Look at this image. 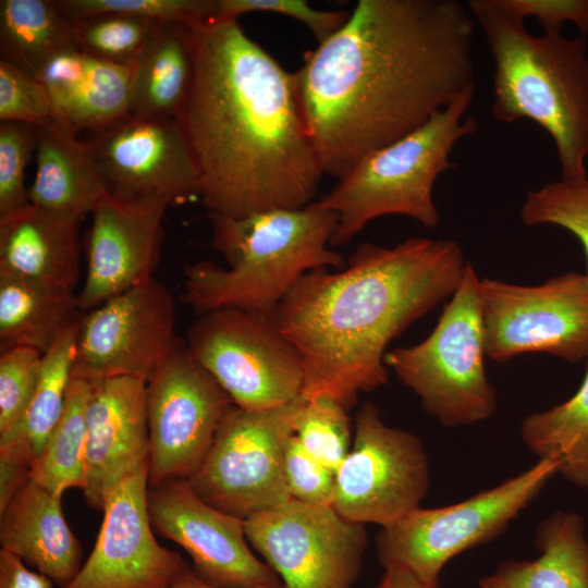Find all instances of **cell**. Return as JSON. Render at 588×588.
I'll list each match as a JSON object with an SVG mask.
<instances>
[{"mask_svg":"<svg viewBox=\"0 0 588 588\" xmlns=\"http://www.w3.org/2000/svg\"><path fill=\"white\" fill-rule=\"evenodd\" d=\"M475 27L455 0H359L305 52L294 76L323 174L342 179L475 85Z\"/></svg>","mask_w":588,"mask_h":588,"instance_id":"6da1fadb","label":"cell"},{"mask_svg":"<svg viewBox=\"0 0 588 588\" xmlns=\"http://www.w3.org/2000/svg\"><path fill=\"white\" fill-rule=\"evenodd\" d=\"M194 75L177 121L210 213L234 218L308 206L323 172L294 73L238 21L192 27Z\"/></svg>","mask_w":588,"mask_h":588,"instance_id":"7a4b0ae2","label":"cell"},{"mask_svg":"<svg viewBox=\"0 0 588 588\" xmlns=\"http://www.w3.org/2000/svg\"><path fill=\"white\" fill-rule=\"evenodd\" d=\"M467 261L452 240L408 237L359 244L338 272L303 274L271 318L298 351L305 399L353 407L388 382L389 343L458 287Z\"/></svg>","mask_w":588,"mask_h":588,"instance_id":"3957f363","label":"cell"},{"mask_svg":"<svg viewBox=\"0 0 588 588\" xmlns=\"http://www.w3.org/2000/svg\"><path fill=\"white\" fill-rule=\"evenodd\" d=\"M494 64L495 120H530L552 138L561 177L588 176V47L586 36L530 34L497 0L467 2Z\"/></svg>","mask_w":588,"mask_h":588,"instance_id":"277c9868","label":"cell"},{"mask_svg":"<svg viewBox=\"0 0 588 588\" xmlns=\"http://www.w3.org/2000/svg\"><path fill=\"white\" fill-rule=\"evenodd\" d=\"M209 218L211 244L229 266L184 265L182 298L197 316L226 307L271 316L303 274L346 266L329 247L338 215L313 203L241 218L209 212Z\"/></svg>","mask_w":588,"mask_h":588,"instance_id":"5b68a950","label":"cell"},{"mask_svg":"<svg viewBox=\"0 0 588 588\" xmlns=\"http://www.w3.org/2000/svg\"><path fill=\"white\" fill-rule=\"evenodd\" d=\"M475 85L404 137L366 155L316 207L338 215L331 246L350 243L370 221L390 215L409 217L428 229L439 225L433 200L437 179L455 167V145L478 130L467 115Z\"/></svg>","mask_w":588,"mask_h":588,"instance_id":"8992f818","label":"cell"},{"mask_svg":"<svg viewBox=\"0 0 588 588\" xmlns=\"http://www.w3.org/2000/svg\"><path fill=\"white\" fill-rule=\"evenodd\" d=\"M479 281L467 261L462 281L431 333L415 345L396 347L384 355L387 368L444 427L483 421L497 408V392L483 364Z\"/></svg>","mask_w":588,"mask_h":588,"instance_id":"52a82bcc","label":"cell"},{"mask_svg":"<svg viewBox=\"0 0 588 588\" xmlns=\"http://www.w3.org/2000/svg\"><path fill=\"white\" fill-rule=\"evenodd\" d=\"M556 467L553 460H538L523 473L458 503L411 511L381 527L377 536L380 563L384 568L403 566L439 586L446 563L504 532L556 475Z\"/></svg>","mask_w":588,"mask_h":588,"instance_id":"ba28073f","label":"cell"},{"mask_svg":"<svg viewBox=\"0 0 588 588\" xmlns=\"http://www.w3.org/2000/svg\"><path fill=\"white\" fill-rule=\"evenodd\" d=\"M306 399L267 411L232 405L186 481L206 503L243 520L286 503L285 450Z\"/></svg>","mask_w":588,"mask_h":588,"instance_id":"9c48e42d","label":"cell"},{"mask_svg":"<svg viewBox=\"0 0 588 588\" xmlns=\"http://www.w3.org/2000/svg\"><path fill=\"white\" fill-rule=\"evenodd\" d=\"M186 346L240 408L272 409L302 395V357L271 316L230 307L204 313Z\"/></svg>","mask_w":588,"mask_h":588,"instance_id":"30bf717a","label":"cell"},{"mask_svg":"<svg viewBox=\"0 0 588 588\" xmlns=\"http://www.w3.org/2000/svg\"><path fill=\"white\" fill-rule=\"evenodd\" d=\"M486 356L505 363L544 353L572 364L588 360V275L566 272L539 285L479 281Z\"/></svg>","mask_w":588,"mask_h":588,"instance_id":"8fae6325","label":"cell"},{"mask_svg":"<svg viewBox=\"0 0 588 588\" xmlns=\"http://www.w3.org/2000/svg\"><path fill=\"white\" fill-rule=\"evenodd\" d=\"M430 486L429 461L414 433L388 426L365 403L354 442L335 473L333 509L345 518L384 527L420 506Z\"/></svg>","mask_w":588,"mask_h":588,"instance_id":"7c38bea8","label":"cell"},{"mask_svg":"<svg viewBox=\"0 0 588 588\" xmlns=\"http://www.w3.org/2000/svg\"><path fill=\"white\" fill-rule=\"evenodd\" d=\"M249 544L284 588H351L367 543L365 524L333 506L290 499L244 520Z\"/></svg>","mask_w":588,"mask_h":588,"instance_id":"4fadbf2b","label":"cell"},{"mask_svg":"<svg viewBox=\"0 0 588 588\" xmlns=\"http://www.w3.org/2000/svg\"><path fill=\"white\" fill-rule=\"evenodd\" d=\"M175 303L155 278L84 313L77 331L72 378L99 382L131 377L147 382L181 345Z\"/></svg>","mask_w":588,"mask_h":588,"instance_id":"5bb4252c","label":"cell"},{"mask_svg":"<svg viewBox=\"0 0 588 588\" xmlns=\"http://www.w3.org/2000/svg\"><path fill=\"white\" fill-rule=\"evenodd\" d=\"M146 389L148 487L186 480L204 461L220 422L234 404L184 341L156 369Z\"/></svg>","mask_w":588,"mask_h":588,"instance_id":"9a60e30c","label":"cell"},{"mask_svg":"<svg viewBox=\"0 0 588 588\" xmlns=\"http://www.w3.org/2000/svg\"><path fill=\"white\" fill-rule=\"evenodd\" d=\"M91 135L85 143L110 196L170 204L199 196V172L177 119L128 114Z\"/></svg>","mask_w":588,"mask_h":588,"instance_id":"2e32d148","label":"cell"},{"mask_svg":"<svg viewBox=\"0 0 588 588\" xmlns=\"http://www.w3.org/2000/svg\"><path fill=\"white\" fill-rule=\"evenodd\" d=\"M152 529L183 548L193 571L218 588H284L250 550L244 520L206 503L184 479L148 487Z\"/></svg>","mask_w":588,"mask_h":588,"instance_id":"e0dca14e","label":"cell"},{"mask_svg":"<svg viewBox=\"0 0 588 588\" xmlns=\"http://www.w3.org/2000/svg\"><path fill=\"white\" fill-rule=\"evenodd\" d=\"M147 492L148 468L110 491L94 549L63 588H170L191 568L155 539Z\"/></svg>","mask_w":588,"mask_h":588,"instance_id":"ac0fdd59","label":"cell"},{"mask_svg":"<svg viewBox=\"0 0 588 588\" xmlns=\"http://www.w3.org/2000/svg\"><path fill=\"white\" fill-rule=\"evenodd\" d=\"M170 203L109 196L93 211L87 235V272L78 305L87 313L154 278Z\"/></svg>","mask_w":588,"mask_h":588,"instance_id":"d6986e66","label":"cell"},{"mask_svg":"<svg viewBox=\"0 0 588 588\" xmlns=\"http://www.w3.org/2000/svg\"><path fill=\"white\" fill-rule=\"evenodd\" d=\"M146 383L131 377L93 383L83 494L95 510L102 511L107 495L122 480L149 469Z\"/></svg>","mask_w":588,"mask_h":588,"instance_id":"ffe728a7","label":"cell"},{"mask_svg":"<svg viewBox=\"0 0 588 588\" xmlns=\"http://www.w3.org/2000/svg\"><path fill=\"white\" fill-rule=\"evenodd\" d=\"M136 73V64H113L75 48L52 58L36 76L54 117L77 133H94L131 114Z\"/></svg>","mask_w":588,"mask_h":588,"instance_id":"44dd1931","label":"cell"},{"mask_svg":"<svg viewBox=\"0 0 588 588\" xmlns=\"http://www.w3.org/2000/svg\"><path fill=\"white\" fill-rule=\"evenodd\" d=\"M84 217L30 204L0 220V270L74 291Z\"/></svg>","mask_w":588,"mask_h":588,"instance_id":"7402d4cb","label":"cell"},{"mask_svg":"<svg viewBox=\"0 0 588 588\" xmlns=\"http://www.w3.org/2000/svg\"><path fill=\"white\" fill-rule=\"evenodd\" d=\"M0 544L60 588L83 565L82 546L64 518L61 498L30 478L0 512Z\"/></svg>","mask_w":588,"mask_h":588,"instance_id":"603a6c76","label":"cell"},{"mask_svg":"<svg viewBox=\"0 0 588 588\" xmlns=\"http://www.w3.org/2000/svg\"><path fill=\"white\" fill-rule=\"evenodd\" d=\"M36 174L30 204L86 217L108 193L85 142L61 119L35 126Z\"/></svg>","mask_w":588,"mask_h":588,"instance_id":"cb8c5ba5","label":"cell"},{"mask_svg":"<svg viewBox=\"0 0 588 588\" xmlns=\"http://www.w3.org/2000/svg\"><path fill=\"white\" fill-rule=\"evenodd\" d=\"M538 558L505 560L479 579V588H588V538L584 517L556 511L535 531Z\"/></svg>","mask_w":588,"mask_h":588,"instance_id":"d4e9b609","label":"cell"},{"mask_svg":"<svg viewBox=\"0 0 588 588\" xmlns=\"http://www.w3.org/2000/svg\"><path fill=\"white\" fill-rule=\"evenodd\" d=\"M83 315L74 291L0 270V353L28 347L44 355Z\"/></svg>","mask_w":588,"mask_h":588,"instance_id":"484cf974","label":"cell"},{"mask_svg":"<svg viewBox=\"0 0 588 588\" xmlns=\"http://www.w3.org/2000/svg\"><path fill=\"white\" fill-rule=\"evenodd\" d=\"M136 66L131 114L176 119L194 75L192 26L156 22Z\"/></svg>","mask_w":588,"mask_h":588,"instance_id":"4316f807","label":"cell"},{"mask_svg":"<svg viewBox=\"0 0 588 588\" xmlns=\"http://www.w3.org/2000/svg\"><path fill=\"white\" fill-rule=\"evenodd\" d=\"M75 48L74 21L56 0L0 1V59L37 75L52 58Z\"/></svg>","mask_w":588,"mask_h":588,"instance_id":"83f0119b","label":"cell"},{"mask_svg":"<svg viewBox=\"0 0 588 588\" xmlns=\"http://www.w3.org/2000/svg\"><path fill=\"white\" fill-rule=\"evenodd\" d=\"M520 438L538 460H553L556 474L588 489V364L581 384L569 399L524 418Z\"/></svg>","mask_w":588,"mask_h":588,"instance_id":"f1b7e54d","label":"cell"},{"mask_svg":"<svg viewBox=\"0 0 588 588\" xmlns=\"http://www.w3.org/2000/svg\"><path fill=\"white\" fill-rule=\"evenodd\" d=\"M78 326L65 331L44 354L37 388L23 419L13 430L0 436L1 449L19 454L32 465L62 415Z\"/></svg>","mask_w":588,"mask_h":588,"instance_id":"f546056e","label":"cell"},{"mask_svg":"<svg viewBox=\"0 0 588 588\" xmlns=\"http://www.w3.org/2000/svg\"><path fill=\"white\" fill-rule=\"evenodd\" d=\"M93 383L71 378L62 415L34 461L29 478L61 498L64 491L86 486V411Z\"/></svg>","mask_w":588,"mask_h":588,"instance_id":"4dcf8cb0","label":"cell"},{"mask_svg":"<svg viewBox=\"0 0 588 588\" xmlns=\"http://www.w3.org/2000/svg\"><path fill=\"white\" fill-rule=\"evenodd\" d=\"M73 21L76 48L118 65L137 63L158 22L118 14L89 15Z\"/></svg>","mask_w":588,"mask_h":588,"instance_id":"1f68e13d","label":"cell"},{"mask_svg":"<svg viewBox=\"0 0 588 588\" xmlns=\"http://www.w3.org/2000/svg\"><path fill=\"white\" fill-rule=\"evenodd\" d=\"M527 226L551 224L573 234L580 243L588 275V176L548 183L529 191L520 208Z\"/></svg>","mask_w":588,"mask_h":588,"instance_id":"d6a6232c","label":"cell"},{"mask_svg":"<svg viewBox=\"0 0 588 588\" xmlns=\"http://www.w3.org/2000/svg\"><path fill=\"white\" fill-rule=\"evenodd\" d=\"M347 411L328 396L306 399L294 436L303 448L334 474L351 450Z\"/></svg>","mask_w":588,"mask_h":588,"instance_id":"836d02e7","label":"cell"},{"mask_svg":"<svg viewBox=\"0 0 588 588\" xmlns=\"http://www.w3.org/2000/svg\"><path fill=\"white\" fill-rule=\"evenodd\" d=\"M71 19L118 14L198 26L215 22L216 0H56Z\"/></svg>","mask_w":588,"mask_h":588,"instance_id":"e575fe53","label":"cell"},{"mask_svg":"<svg viewBox=\"0 0 588 588\" xmlns=\"http://www.w3.org/2000/svg\"><path fill=\"white\" fill-rule=\"evenodd\" d=\"M35 148L34 125L21 122L0 123V220L12 217L30 205L25 170Z\"/></svg>","mask_w":588,"mask_h":588,"instance_id":"d590c367","label":"cell"},{"mask_svg":"<svg viewBox=\"0 0 588 588\" xmlns=\"http://www.w3.org/2000/svg\"><path fill=\"white\" fill-rule=\"evenodd\" d=\"M42 354L15 347L0 355V436L23 419L40 376Z\"/></svg>","mask_w":588,"mask_h":588,"instance_id":"8d00e7d4","label":"cell"},{"mask_svg":"<svg viewBox=\"0 0 588 588\" xmlns=\"http://www.w3.org/2000/svg\"><path fill=\"white\" fill-rule=\"evenodd\" d=\"M53 117L51 99L38 77L0 59V121L37 126Z\"/></svg>","mask_w":588,"mask_h":588,"instance_id":"74e56055","label":"cell"},{"mask_svg":"<svg viewBox=\"0 0 588 588\" xmlns=\"http://www.w3.org/2000/svg\"><path fill=\"white\" fill-rule=\"evenodd\" d=\"M255 12L297 20L313 33L318 42L336 32L350 15L346 11L316 10L304 0H216L215 22L238 21L241 15Z\"/></svg>","mask_w":588,"mask_h":588,"instance_id":"f35d334b","label":"cell"},{"mask_svg":"<svg viewBox=\"0 0 588 588\" xmlns=\"http://www.w3.org/2000/svg\"><path fill=\"white\" fill-rule=\"evenodd\" d=\"M284 469L291 499L307 504L332 506L335 474L310 455L294 433L286 445Z\"/></svg>","mask_w":588,"mask_h":588,"instance_id":"ab89813d","label":"cell"},{"mask_svg":"<svg viewBox=\"0 0 588 588\" xmlns=\"http://www.w3.org/2000/svg\"><path fill=\"white\" fill-rule=\"evenodd\" d=\"M499 5L514 16L524 20L535 17L543 33H561L571 23L579 35H588V0H497Z\"/></svg>","mask_w":588,"mask_h":588,"instance_id":"60d3db41","label":"cell"},{"mask_svg":"<svg viewBox=\"0 0 588 588\" xmlns=\"http://www.w3.org/2000/svg\"><path fill=\"white\" fill-rule=\"evenodd\" d=\"M53 583L30 571L16 555L0 549V588H52Z\"/></svg>","mask_w":588,"mask_h":588,"instance_id":"b9f144b4","label":"cell"},{"mask_svg":"<svg viewBox=\"0 0 588 588\" xmlns=\"http://www.w3.org/2000/svg\"><path fill=\"white\" fill-rule=\"evenodd\" d=\"M32 464L20 455L0 449V512L29 479Z\"/></svg>","mask_w":588,"mask_h":588,"instance_id":"7bdbcfd3","label":"cell"},{"mask_svg":"<svg viewBox=\"0 0 588 588\" xmlns=\"http://www.w3.org/2000/svg\"><path fill=\"white\" fill-rule=\"evenodd\" d=\"M376 588H439L421 580L409 569L392 565L384 568V574Z\"/></svg>","mask_w":588,"mask_h":588,"instance_id":"ee69618b","label":"cell"},{"mask_svg":"<svg viewBox=\"0 0 588 588\" xmlns=\"http://www.w3.org/2000/svg\"><path fill=\"white\" fill-rule=\"evenodd\" d=\"M170 588H218L199 578L192 566L188 568L183 576Z\"/></svg>","mask_w":588,"mask_h":588,"instance_id":"f6af8a7d","label":"cell"}]
</instances>
